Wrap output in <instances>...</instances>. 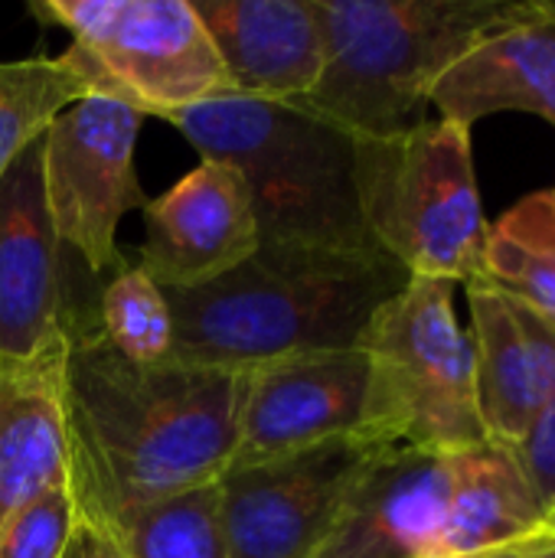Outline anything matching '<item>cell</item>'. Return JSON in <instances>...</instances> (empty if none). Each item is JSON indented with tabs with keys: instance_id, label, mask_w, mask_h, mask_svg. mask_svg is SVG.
I'll list each match as a JSON object with an SVG mask.
<instances>
[{
	"instance_id": "ba28073f",
	"label": "cell",
	"mask_w": 555,
	"mask_h": 558,
	"mask_svg": "<svg viewBox=\"0 0 555 558\" xmlns=\"http://www.w3.org/2000/svg\"><path fill=\"white\" fill-rule=\"evenodd\" d=\"M144 114L111 95L69 105L43 131V190L56 239L92 275L121 271L118 226L128 209H144L134 147Z\"/></svg>"
},
{
	"instance_id": "9c48e42d",
	"label": "cell",
	"mask_w": 555,
	"mask_h": 558,
	"mask_svg": "<svg viewBox=\"0 0 555 558\" xmlns=\"http://www.w3.org/2000/svg\"><path fill=\"white\" fill-rule=\"evenodd\" d=\"M376 451L383 448L353 435L275 464L226 471L216 490L229 558L314 556Z\"/></svg>"
},
{
	"instance_id": "83f0119b",
	"label": "cell",
	"mask_w": 555,
	"mask_h": 558,
	"mask_svg": "<svg viewBox=\"0 0 555 558\" xmlns=\"http://www.w3.org/2000/svg\"><path fill=\"white\" fill-rule=\"evenodd\" d=\"M546 536H555V510L550 513V520H546Z\"/></svg>"
},
{
	"instance_id": "5bb4252c",
	"label": "cell",
	"mask_w": 555,
	"mask_h": 558,
	"mask_svg": "<svg viewBox=\"0 0 555 558\" xmlns=\"http://www.w3.org/2000/svg\"><path fill=\"white\" fill-rule=\"evenodd\" d=\"M69 330L43 350L0 360V526L36 497L72 484Z\"/></svg>"
},
{
	"instance_id": "ac0fdd59",
	"label": "cell",
	"mask_w": 555,
	"mask_h": 558,
	"mask_svg": "<svg viewBox=\"0 0 555 558\" xmlns=\"http://www.w3.org/2000/svg\"><path fill=\"white\" fill-rule=\"evenodd\" d=\"M471 347L478 369V405L487 441L514 448L530 422L550 405L536 353L517 320V307L491 281L471 284Z\"/></svg>"
},
{
	"instance_id": "603a6c76",
	"label": "cell",
	"mask_w": 555,
	"mask_h": 558,
	"mask_svg": "<svg viewBox=\"0 0 555 558\" xmlns=\"http://www.w3.org/2000/svg\"><path fill=\"white\" fill-rule=\"evenodd\" d=\"M79 526L72 484L10 513L0 526V558H62Z\"/></svg>"
},
{
	"instance_id": "2e32d148",
	"label": "cell",
	"mask_w": 555,
	"mask_h": 558,
	"mask_svg": "<svg viewBox=\"0 0 555 558\" xmlns=\"http://www.w3.org/2000/svg\"><path fill=\"white\" fill-rule=\"evenodd\" d=\"M429 105L461 128L500 111H527L555 128V3L471 46L435 82Z\"/></svg>"
},
{
	"instance_id": "4316f807",
	"label": "cell",
	"mask_w": 555,
	"mask_h": 558,
	"mask_svg": "<svg viewBox=\"0 0 555 558\" xmlns=\"http://www.w3.org/2000/svg\"><path fill=\"white\" fill-rule=\"evenodd\" d=\"M533 558H555V536H550V539L543 543V549H540Z\"/></svg>"
},
{
	"instance_id": "277c9868",
	"label": "cell",
	"mask_w": 555,
	"mask_h": 558,
	"mask_svg": "<svg viewBox=\"0 0 555 558\" xmlns=\"http://www.w3.org/2000/svg\"><path fill=\"white\" fill-rule=\"evenodd\" d=\"M170 121L203 160L236 167L262 245H376L357 199V137L294 101L219 95Z\"/></svg>"
},
{
	"instance_id": "e0dca14e",
	"label": "cell",
	"mask_w": 555,
	"mask_h": 558,
	"mask_svg": "<svg viewBox=\"0 0 555 558\" xmlns=\"http://www.w3.org/2000/svg\"><path fill=\"white\" fill-rule=\"evenodd\" d=\"M546 539V510L507 448L484 445L451 458V494L429 558H484Z\"/></svg>"
},
{
	"instance_id": "3957f363",
	"label": "cell",
	"mask_w": 555,
	"mask_h": 558,
	"mask_svg": "<svg viewBox=\"0 0 555 558\" xmlns=\"http://www.w3.org/2000/svg\"><path fill=\"white\" fill-rule=\"evenodd\" d=\"M324 33L317 85L294 105L350 137L402 134L425 118L435 82L484 36L550 0H314Z\"/></svg>"
},
{
	"instance_id": "7a4b0ae2",
	"label": "cell",
	"mask_w": 555,
	"mask_h": 558,
	"mask_svg": "<svg viewBox=\"0 0 555 558\" xmlns=\"http://www.w3.org/2000/svg\"><path fill=\"white\" fill-rule=\"evenodd\" d=\"M379 245H258L229 275L164 291L173 317V363L249 369L258 363L360 347L373 314L409 284Z\"/></svg>"
},
{
	"instance_id": "7c38bea8",
	"label": "cell",
	"mask_w": 555,
	"mask_h": 558,
	"mask_svg": "<svg viewBox=\"0 0 555 558\" xmlns=\"http://www.w3.org/2000/svg\"><path fill=\"white\" fill-rule=\"evenodd\" d=\"M62 245L43 190V134L0 180V360H20L65 333Z\"/></svg>"
},
{
	"instance_id": "8992f818",
	"label": "cell",
	"mask_w": 555,
	"mask_h": 558,
	"mask_svg": "<svg viewBox=\"0 0 555 558\" xmlns=\"http://www.w3.org/2000/svg\"><path fill=\"white\" fill-rule=\"evenodd\" d=\"M357 199L370 239L412 278L487 281L484 219L471 128L422 121L402 134L357 141Z\"/></svg>"
},
{
	"instance_id": "484cf974",
	"label": "cell",
	"mask_w": 555,
	"mask_h": 558,
	"mask_svg": "<svg viewBox=\"0 0 555 558\" xmlns=\"http://www.w3.org/2000/svg\"><path fill=\"white\" fill-rule=\"evenodd\" d=\"M550 539V536H546ZM546 539H533V543H517V546H507V549H497V553H491V556L484 558H533L540 549H543V543Z\"/></svg>"
},
{
	"instance_id": "6da1fadb",
	"label": "cell",
	"mask_w": 555,
	"mask_h": 558,
	"mask_svg": "<svg viewBox=\"0 0 555 558\" xmlns=\"http://www.w3.org/2000/svg\"><path fill=\"white\" fill-rule=\"evenodd\" d=\"M69 330V441L79 517H121L216 484L236 448L239 373L118 356L88 317Z\"/></svg>"
},
{
	"instance_id": "9a60e30c",
	"label": "cell",
	"mask_w": 555,
	"mask_h": 558,
	"mask_svg": "<svg viewBox=\"0 0 555 558\" xmlns=\"http://www.w3.org/2000/svg\"><path fill=\"white\" fill-rule=\"evenodd\" d=\"M209 33L232 95L262 101L304 98L324 69L314 0H190Z\"/></svg>"
},
{
	"instance_id": "7402d4cb",
	"label": "cell",
	"mask_w": 555,
	"mask_h": 558,
	"mask_svg": "<svg viewBox=\"0 0 555 558\" xmlns=\"http://www.w3.org/2000/svg\"><path fill=\"white\" fill-rule=\"evenodd\" d=\"M101 340L124 360L141 366H157L170 360L173 350V317L164 291L137 268L124 265L98 294L92 314Z\"/></svg>"
},
{
	"instance_id": "5b68a950",
	"label": "cell",
	"mask_w": 555,
	"mask_h": 558,
	"mask_svg": "<svg viewBox=\"0 0 555 558\" xmlns=\"http://www.w3.org/2000/svg\"><path fill=\"white\" fill-rule=\"evenodd\" d=\"M360 347L370 363L363 441L442 458L491 445L478 405L471 333L455 314V284L409 278L373 314Z\"/></svg>"
},
{
	"instance_id": "44dd1931",
	"label": "cell",
	"mask_w": 555,
	"mask_h": 558,
	"mask_svg": "<svg viewBox=\"0 0 555 558\" xmlns=\"http://www.w3.org/2000/svg\"><path fill=\"white\" fill-rule=\"evenodd\" d=\"M101 533L121 558H229L216 484L141 507Z\"/></svg>"
},
{
	"instance_id": "d4e9b609",
	"label": "cell",
	"mask_w": 555,
	"mask_h": 558,
	"mask_svg": "<svg viewBox=\"0 0 555 558\" xmlns=\"http://www.w3.org/2000/svg\"><path fill=\"white\" fill-rule=\"evenodd\" d=\"M62 558H121V553L114 549V543L98 526H92L79 517V526H75L72 543H69Z\"/></svg>"
},
{
	"instance_id": "8fae6325",
	"label": "cell",
	"mask_w": 555,
	"mask_h": 558,
	"mask_svg": "<svg viewBox=\"0 0 555 558\" xmlns=\"http://www.w3.org/2000/svg\"><path fill=\"white\" fill-rule=\"evenodd\" d=\"M258 245L242 173L222 160H200L167 193L144 203L137 268L160 291H193L249 262Z\"/></svg>"
},
{
	"instance_id": "4fadbf2b",
	"label": "cell",
	"mask_w": 555,
	"mask_h": 558,
	"mask_svg": "<svg viewBox=\"0 0 555 558\" xmlns=\"http://www.w3.org/2000/svg\"><path fill=\"white\" fill-rule=\"evenodd\" d=\"M451 494V458L383 448L311 558H429Z\"/></svg>"
},
{
	"instance_id": "d6986e66",
	"label": "cell",
	"mask_w": 555,
	"mask_h": 558,
	"mask_svg": "<svg viewBox=\"0 0 555 558\" xmlns=\"http://www.w3.org/2000/svg\"><path fill=\"white\" fill-rule=\"evenodd\" d=\"M487 281L555 327V190L514 203L484 245Z\"/></svg>"
},
{
	"instance_id": "30bf717a",
	"label": "cell",
	"mask_w": 555,
	"mask_h": 558,
	"mask_svg": "<svg viewBox=\"0 0 555 558\" xmlns=\"http://www.w3.org/2000/svg\"><path fill=\"white\" fill-rule=\"evenodd\" d=\"M370 363L363 347L298 353L239 369L236 448L226 471H249L360 438Z\"/></svg>"
},
{
	"instance_id": "52a82bcc",
	"label": "cell",
	"mask_w": 555,
	"mask_h": 558,
	"mask_svg": "<svg viewBox=\"0 0 555 558\" xmlns=\"http://www.w3.org/2000/svg\"><path fill=\"white\" fill-rule=\"evenodd\" d=\"M29 10L72 36L101 95L141 114L170 118L232 95L190 0H36Z\"/></svg>"
},
{
	"instance_id": "ffe728a7",
	"label": "cell",
	"mask_w": 555,
	"mask_h": 558,
	"mask_svg": "<svg viewBox=\"0 0 555 558\" xmlns=\"http://www.w3.org/2000/svg\"><path fill=\"white\" fill-rule=\"evenodd\" d=\"M88 95H101L98 82L72 49L0 62V180L56 114Z\"/></svg>"
},
{
	"instance_id": "cb8c5ba5",
	"label": "cell",
	"mask_w": 555,
	"mask_h": 558,
	"mask_svg": "<svg viewBox=\"0 0 555 558\" xmlns=\"http://www.w3.org/2000/svg\"><path fill=\"white\" fill-rule=\"evenodd\" d=\"M527 484L546 510V520L555 510V399L530 422L523 438L510 448Z\"/></svg>"
}]
</instances>
